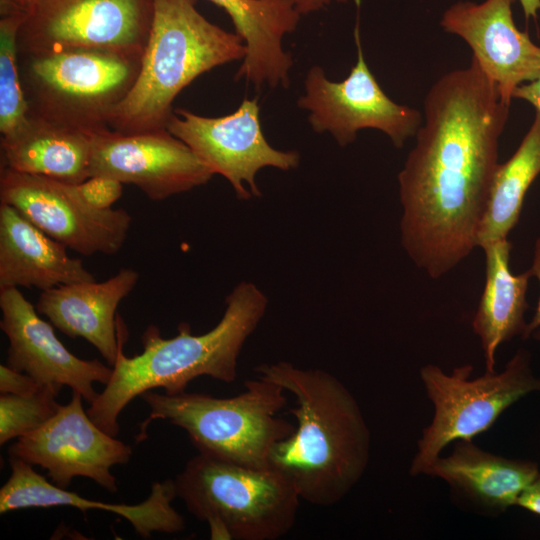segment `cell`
<instances>
[{
  "instance_id": "83f0119b",
  "label": "cell",
  "mask_w": 540,
  "mask_h": 540,
  "mask_svg": "<svg viewBox=\"0 0 540 540\" xmlns=\"http://www.w3.org/2000/svg\"><path fill=\"white\" fill-rule=\"evenodd\" d=\"M42 385L26 373L14 370L7 365H0L1 394L28 395L37 391Z\"/></svg>"
},
{
  "instance_id": "ac0fdd59",
  "label": "cell",
  "mask_w": 540,
  "mask_h": 540,
  "mask_svg": "<svg viewBox=\"0 0 540 540\" xmlns=\"http://www.w3.org/2000/svg\"><path fill=\"white\" fill-rule=\"evenodd\" d=\"M138 280L137 271L122 268L103 282L72 283L42 291L35 308L65 335L92 344L113 367L120 345L117 308Z\"/></svg>"
},
{
  "instance_id": "9a60e30c",
  "label": "cell",
  "mask_w": 540,
  "mask_h": 540,
  "mask_svg": "<svg viewBox=\"0 0 540 540\" xmlns=\"http://www.w3.org/2000/svg\"><path fill=\"white\" fill-rule=\"evenodd\" d=\"M0 308V328L9 340L7 366L40 384L69 386L90 404L95 401L99 393L94 382L106 385L112 375L111 366L73 355L18 288L0 289Z\"/></svg>"
},
{
  "instance_id": "d4e9b609",
  "label": "cell",
  "mask_w": 540,
  "mask_h": 540,
  "mask_svg": "<svg viewBox=\"0 0 540 540\" xmlns=\"http://www.w3.org/2000/svg\"><path fill=\"white\" fill-rule=\"evenodd\" d=\"M25 13L0 19V132L8 137L20 129L29 114L18 63V32Z\"/></svg>"
},
{
  "instance_id": "5b68a950",
  "label": "cell",
  "mask_w": 540,
  "mask_h": 540,
  "mask_svg": "<svg viewBox=\"0 0 540 540\" xmlns=\"http://www.w3.org/2000/svg\"><path fill=\"white\" fill-rule=\"evenodd\" d=\"M245 390L230 398L182 392L146 391L140 395L150 408L137 442L147 437L149 424L167 420L182 428L199 453L255 468L269 467L273 446L287 438L295 425L277 413L287 404L281 386L262 379L248 380Z\"/></svg>"
},
{
  "instance_id": "6da1fadb",
  "label": "cell",
  "mask_w": 540,
  "mask_h": 540,
  "mask_svg": "<svg viewBox=\"0 0 540 540\" xmlns=\"http://www.w3.org/2000/svg\"><path fill=\"white\" fill-rule=\"evenodd\" d=\"M423 107L398 174L400 232L413 263L437 279L477 247L510 104L471 58L432 84Z\"/></svg>"
},
{
  "instance_id": "d6986e66",
  "label": "cell",
  "mask_w": 540,
  "mask_h": 540,
  "mask_svg": "<svg viewBox=\"0 0 540 540\" xmlns=\"http://www.w3.org/2000/svg\"><path fill=\"white\" fill-rule=\"evenodd\" d=\"M425 475L443 479L458 501L478 513L495 516L516 505L539 470L534 462L501 457L472 440H459L451 454L438 457Z\"/></svg>"
},
{
  "instance_id": "e0dca14e",
  "label": "cell",
  "mask_w": 540,
  "mask_h": 540,
  "mask_svg": "<svg viewBox=\"0 0 540 540\" xmlns=\"http://www.w3.org/2000/svg\"><path fill=\"white\" fill-rule=\"evenodd\" d=\"M11 475L0 489V513L31 508L72 506L82 511L103 509L125 518L143 538L153 532L177 533L184 529L181 514L172 506L177 497L174 480L155 482L146 500L139 504H112L89 500L50 483L31 464L9 456Z\"/></svg>"
},
{
  "instance_id": "8992f818",
  "label": "cell",
  "mask_w": 540,
  "mask_h": 540,
  "mask_svg": "<svg viewBox=\"0 0 540 540\" xmlns=\"http://www.w3.org/2000/svg\"><path fill=\"white\" fill-rule=\"evenodd\" d=\"M176 495L214 540H276L294 526L300 497L272 467L255 468L202 453L174 479Z\"/></svg>"
},
{
  "instance_id": "4316f807",
  "label": "cell",
  "mask_w": 540,
  "mask_h": 540,
  "mask_svg": "<svg viewBox=\"0 0 540 540\" xmlns=\"http://www.w3.org/2000/svg\"><path fill=\"white\" fill-rule=\"evenodd\" d=\"M122 183L113 178L91 176L76 184L80 196L92 207L109 209L122 195Z\"/></svg>"
},
{
  "instance_id": "d6a6232c",
  "label": "cell",
  "mask_w": 540,
  "mask_h": 540,
  "mask_svg": "<svg viewBox=\"0 0 540 540\" xmlns=\"http://www.w3.org/2000/svg\"><path fill=\"white\" fill-rule=\"evenodd\" d=\"M36 0H0V14L26 13Z\"/></svg>"
},
{
  "instance_id": "484cf974",
  "label": "cell",
  "mask_w": 540,
  "mask_h": 540,
  "mask_svg": "<svg viewBox=\"0 0 540 540\" xmlns=\"http://www.w3.org/2000/svg\"><path fill=\"white\" fill-rule=\"evenodd\" d=\"M61 387L43 384L28 395L1 394L0 444L24 436L52 418L60 408L56 397Z\"/></svg>"
},
{
  "instance_id": "cb8c5ba5",
  "label": "cell",
  "mask_w": 540,
  "mask_h": 540,
  "mask_svg": "<svg viewBox=\"0 0 540 540\" xmlns=\"http://www.w3.org/2000/svg\"><path fill=\"white\" fill-rule=\"evenodd\" d=\"M540 174V118L534 120L513 155L498 165L477 232V247L507 239L519 221L526 193Z\"/></svg>"
},
{
  "instance_id": "2e32d148",
  "label": "cell",
  "mask_w": 540,
  "mask_h": 540,
  "mask_svg": "<svg viewBox=\"0 0 540 540\" xmlns=\"http://www.w3.org/2000/svg\"><path fill=\"white\" fill-rule=\"evenodd\" d=\"M516 0L457 2L443 14L444 31L459 36L472 50V58L494 82L501 99L511 104L513 92L540 74V46L514 23Z\"/></svg>"
},
{
  "instance_id": "603a6c76",
  "label": "cell",
  "mask_w": 540,
  "mask_h": 540,
  "mask_svg": "<svg viewBox=\"0 0 540 540\" xmlns=\"http://www.w3.org/2000/svg\"><path fill=\"white\" fill-rule=\"evenodd\" d=\"M482 249L485 284L472 327L481 342L486 371L493 372L498 347L516 336L524 338L526 295L532 274L529 269L517 275L511 272L512 243L508 239L491 242Z\"/></svg>"
},
{
  "instance_id": "7402d4cb",
  "label": "cell",
  "mask_w": 540,
  "mask_h": 540,
  "mask_svg": "<svg viewBox=\"0 0 540 540\" xmlns=\"http://www.w3.org/2000/svg\"><path fill=\"white\" fill-rule=\"evenodd\" d=\"M93 134L37 115L1 138L2 167L69 184L90 177Z\"/></svg>"
},
{
  "instance_id": "3957f363",
  "label": "cell",
  "mask_w": 540,
  "mask_h": 540,
  "mask_svg": "<svg viewBox=\"0 0 540 540\" xmlns=\"http://www.w3.org/2000/svg\"><path fill=\"white\" fill-rule=\"evenodd\" d=\"M267 303L255 284L241 282L227 296L225 312L210 331L193 335L190 325L181 323L178 334L166 339L158 327L150 325L141 336L143 351L133 357L123 352L127 330L118 315L120 345L112 375L87 414L103 431L116 437L119 414L146 391L163 388L166 394H179L200 376L233 382L241 349L261 321Z\"/></svg>"
},
{
  "instance_id": "52a82bcc",
  "label": "cell",
  "mask_w": 540,
  "mask_h": 540,
  "mask_svg": "<svg viewBox=\"0 0 540 540\" xmlns=\"http://www.w3.org/2000/svg\"><path fill=\"white\" fill-rule=\"evenodd\" d=\"M142 54L68 48L19 52L29 114L95 134L108 129L111 111L128 95Z\"/></svg>"
},
{
  "instance_id": "1f68e13d",
  "label": "cell",
  "mask_w": 540,
  "mask_h": 540,
  "mask_svg": "<svg viewBox=\"0 0 540 540\" xmlns=\"http://www.w3.org/2000/svg\"><path fill=\"white\" fill-rule=\"evenodd\" d=\"M293 7L300 15L318 11L332 2H347L349 0H280ZM357 3L360 0H355Z\"/></svg>"
},
{
  "instance_id": "7c38bea8",
  "label": "cell",
  "mask_w": 540,
  "mask_h": 540,
  "mask_svg": "<svg viewBox=\"0 0 540 540\" xmlns=\"http://www.w3.org/2000/svg\"><path fill=\"white\" fill-rule=\"evenodd\" d=\"M166 129L184 142L215 174L225 177L239 199L259 197L255 181L264 167L296 168L300 155L281 151L266 140L257 98H245L231 114L204 117L186 109H174Z\"/></svg>"
},
{
  "instance_id": "ba28073f",
  "label": "cell",
  "mask_w": 540,
  "mask_h": 540,
  "mask_svg": "<svg viewBox=\"0 0 540 540\" xmlns=\"http://www.w3.org/2000/svg\"><path fill=\"white\" fill-rule=\"evenodd\" d=\"M473 367L465 364L446 374L429 364L421 368L420 378L433 403L434 416L418 441L410 474H426L451 442L472 440L488 430L503 411L526 394L540 391V379L530 367V354L519 349L502 372L496 371L469 379Z\"/></svg>"
},
{
  "instance_id": "4fadbf2b",
  "label": "cell",
  "mask_w": 540,
  "mask_h": 540,
  "mask_svg": "<svg viewBox=\"0 0 540 540\" xmlns=\"http://www.w3.org/2000/svg\"><path fill=\"white\" fill-rule=\"evenodd\" d=\"M82 398L73 392L70 402L44 425L18 437L9 456L46 469L58 487L67 489L74 477L83 476L115 493L118 486L111 468L128 463L132 448L97 426L84 410Z\"/></svg>"
},
{
  "instance_id": "4dcf8cb0",
  "label": "cell",
  "mask_w": 540,
  "mask_h": 540,
  "mask_svg": "<svg viewBox=\"0 0 540 540\" xmlns=\"http://www.w3.org/2000/svg\"><path fill=\"white\" fill-rule=\"evenodd\" d=\"M516 505L540 515V473L521 493Z\"/></svg>"
},
{
  "instance_id": "5bb4252c",
  "label": "cell",
  "mask_w": 540,
  "mask_h": 540,
  "mask_svg": "<svg viewBox=\"0 0 540 540\" xmlns=\"http://www.w3.org/2000/svg\"><path fill=\"white\" fill-rule=\"evenodd\" d=\"M214 174L167 129L123 134L108 128L93 134L90 177L133 184L154 201L204 185Z\"/></svg>"
},
{
  "instance_id": "30bf717a",
  "label": "cell",
  "mask_w": 540,
  "mask_h": 540,
  "mask_svg": "<svg viewBox=\"0 0 540 540\" xmlns=\"http://www.w3.org/2000/svg\"><path fill=\"white\" fill-rule=\"evenodd\" d=\"M354 39L357 61L348 76L334 82L320 66H313L298 106L309 112L315 132H329L340 146L354 142L359 130L372 128L385 133L400 149L415 136L422 115L415 108L394 102L382 90L365 61L358 23Z\"/></svg>"
},
{
  "instance_id": "836d02e7",
  "label": "cell",
  "mask_w": 540,
  "mask_h": 540,
  "mask_svg": "<svg viewBox=\"0 0 540 540\" xmlns=\"http://www.w3.org/2000/svg\"><path fill=\"white\" fill-rule=\"evenodd\" d=\"M522 6L526 20L530 18H537L538 11L540 10V0H519Z\"/></svg>"
},
{
  "instance_id": "8fae6325",
  "label": "cell",
  "mask_w": 540,
  "mask_h": 540,
  "mask_svg": "<svg viewBox=\"0 0 540 540\" xmlns=\"http://www.w3.org/2000/svg\"><path fill=\"white\" fill-rule=\"evenodd\" d=\"M0 200L48 236L84 256L118 253L132 223L124 209L90 206L76 184L7 167L1 168Z\"/></svg>"
},
{
  "instance_id": "7a4b0ae2",
  "label": "cell",
  "mask_w": 540,
  "mask_h": 540,
  "mask_svg": "<svg viewBox=\"0 0 540 540\" xmlns=\"http://www.w3.org/2000/svg\"><path fill=\"white\" fill-rule=\"evenodd\" d=\"M296 399L297 424L276 443L269 467L282 473L300 499L316 506L340 502L363 476L370 457V431L351 392L322 369L280 361L255 368Z\"/></svg>"
},
{
  "instance_id": "277c9868",
  "label": "cell",
  "mask_w": 540,
  "mask_h": 540,
  "mask_svg": "<svg viewBox=\"0 0 540 540\" xmlns=\"http://www.w3.org/2000/svg\"><path fill=\"white\" fill-rule=\"evenodd\" d=\"M246 46L236 33L208 21L196 0H153V18L139 75L111 111L107 125L135 134L166 129L176 96L211 69L243 60Z\"/></svg>"
},
{
  "instance_id": "f1b7e54d",
  "label": "cell",
  "mask_w": 540,
  "mask_h": 540,
  "mask_svg": "<svg viewBox=\"0 0 540 540\" xmlns=\"http://www.w3.org/2000/svg\"><path fill=\"white\" fill-rule=\"evenodd\" d=\"M529 271L532 274V277H535L538 280L540 288V236L536 239L534 244L533 251V261L532 265L529 268ZM540 327V294L538 298V304L535 310V313L529 323H527L526 332L523 339L528 338L536 329ZM540 341V330L537 331L534 335Z\"/></svg>"
},
{
  "instance_id": "9c48e42d",
  "label": "cell",
  "mask_w": 540,
  "mask_h": 540,
  "mask_svg": "<svg viewBox=\"0 0 540 540\" xmlns=\"http://www.w3.org/2000/svg\"><path fill=\"white\" fill-rule=\"evenodd\" d=\"M153 0H36L18 32V51L68 48L143 54Z\"/></svg>"
},
{
  "instance_id": "44dd1931",
  "label": "cell",
  "mask_w": 540,
  "mask_h": 540,
  "mask_svg": "<svg viewBox=\"0 0 540 540\" xmlns=\"http://www.w3.org/2000/svg\"><path fill=\"white\" fill-rule=\"evenodd\" d=\"M230 16L246 54L235 78L256 88L288 87L292 56L282 47L285 34L297 27L300 14L280 0H210Z\"/></svg>"
},
{
  "instance_id": "f546056e",
  "label": "cell",
  "mask_w": 540,
  "mask_h": 540,
  "mask_svg": "<svg viewBox=\"0 0 540 540\" xmlns=\"http://www.w3.org/2000/svg\"><path fill=\"white\" fill-rule=\"evenodd\" d=\"M513 99H521L531 104L535 109V114L540 118V74L527 83L521 84L513 92Z\"/></svg>"
},
{
  "instance_id": "ffe728a7",
  "label": "cell",
  "mask_w": 540,
  "mask_h": 540,
  "mask_svg": "<svg viewBox=\"0 0 540 540\" xmlns=\"http://www.w3.org/2000/svg\"><path fill=\"white\" fill-rule=\"evenodd\" d=\"M48 236L13 206L0 205V289L37 288L95 281L81 259Z\"/></svg>"
}]
</instances>
